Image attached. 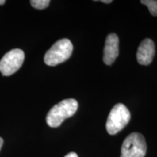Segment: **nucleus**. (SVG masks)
Masks as SVG:
<instances>
[{"mask_svg":"<svg viewBox=\"0 0 157 157\" xmlns=\"http://www.w3.org/2000/svg\"><path fill=\"white\" fill-rule=\"evenodd\" d=\"M78 109V102L73 98L66 99L54 105L46 117L47 124L50 127H58L65 119L72 117Z\"/></svg>","mask_w":157,"mask_h":157,"instance_id":"nucleus-1","label":"nucleus"},{"mask_svg":"<svg viewBox=\"0 0 157 157\" xmlns=\"http://www.w3.org/2000/svg\"><path fill=\"white\" fill-rule=\"evenodd\" d=\"M73 44L69 39H62L51 47L45 54L44 61L50 66H55L67 60L73 52Z\"/></svg>","mask_w":157,"mask_h":157,"instance_id":"nucleus-2","label":"nucleus"},{"mask_svg":"<svg viewBox=\"0 0 157 157\" xmlns=\"http://www.w3.org/2000/svg\"><path fill=\"white\" fill-rule=\"evenodd\" d=\"M130 120V112L122 103H118L112 108L106 121L107 132L110 135H116L124 128Z\"/></svg>","mask_w":157,"mask_h":157,"instance_id":"nucleus-3","label":"nucleus"},{"mask_svg":"<svg viewBox=\"0 0 157 157\" xmlns=\"http://www.w3.org/2000/svg\"><path fill=\"white\" fill-rule=\"evenodd\" d=\"M147 151L146 140L143 135L132 132L124 140L121 157H145Z\"/></svg>","mask_w":157,"mask_h":157,"instance_id":"nucleus-4","label":"nucleus"},{"mask_svg":"<svg viewBox=\"0 0 157 157\" xmlns=\"http://www.w3.org/2000/svg\"><path fill=\"white\" fill-rule=\"evenodd\" d=\"M24 59L25 54L22 50H11L0 60V72L3 76H6L15 74L22 66Z\"/></svg>","mask_w":157,"mask_h":157,"instance_id":"nucleus-5","label":"nucleus"},{"mask_svg":"<svg viewBox=\"0 0 157 157\" xmlns=\"http://www.w3.org/2000/svg\"><path fill=\"white\" fill-rule=\"evenodd\" d=\"M119 56V37L116 34H110L105 39L103 50L104 63L110 66Z\"/></svg>","mask_w":157,"mask_h":157,"instance_id":"nucleus-6","label":"nucleus"},{"mask_svg":"<svg viewBox=\"0 0 157 157\" xmlns=\"http://www.w3.org/2000/svg\"><path fill=\"white\" fill-rule=\"evenodd\" d=\"M155 55V44L151 39H146L139 45L137 52V62L143 66H148L152 62Z\"/></svg>","mask_w":157,"mask_h":157,"instance_id":"nucleus-7","label":"nucleus"},{"mask_svg":"<svg viewBox=\"0 0 157 157\" xmlns=\"http://www.w3.org/2000/svg\"><path fill=\"white\" fill-rule=\"evenodd\" d=\"M140 2L146 5L151 14L154 16H157V1L156 0H142Z\"/></svg>","mask_w":157,"mask_h":157,"instance_id":"nucleus-8","label":"nucleus"},{"mask_svg":"<svg viewBox=\"0 0 157 157\" xmlns=\"http://www.w3.org/2000/svg\"><path fill=\"white\" fill-rule=\"evenodd\" d=\"M30 3L32 7L38 10H44L50 5V0H31Z\"/></svg>","mask_w":157,"mask_h":157,"instance_id":"nucleus-9","label":"nucleus"},{"mask_svg":"<svg viewBox=\"0 0 157 157\" xmlns=\"http://www.w3.org/2000/svg\"><path fill=\"white\" fill-rule=\"evenodd\" d=\"M64 157H78V155L74 152H71L67 155H66Z\"/></svg>","mask_w":157,"mask_h":157,"instance_id":"nucleus-10","label":"nucleus"},{"mask_svg":"<svg viewBox=\"0 0 157 157\" xmlns=\"http://www.w3.org/2000/svg\"><path fill=\"white\" fill-rule=\"evenodd\" d=\"M101 2H102L106 3V4H109V3L112 2V1H111V0H102Z\"/></svg>","mask_w":157,"mask_h":157,"instance_id":"nucleus-11","label":"nucleus"},{"mask_svg":"<svg viewBox=\"0 0 157 157\" xmlns=\"http://www.w3.org/2000/svg\"><path fill=\"white\" fill-rule=\"evenodd\" d=\"M3 145V139L2 137H0V150H1L2 147Z\"/></svg>","mask_w":157,"mask_h":157,"instance_id":"nucleus-12","label":"nucleus"},{"mask_svg":"<svg viewBox=\"0 0 157 157\" xmlns=\"http://www.w3.org/2000/svg\"><path fill=\"white\" fill-rule=\"evenodd\" d=\"M5 3V0H0V5H3Z\"/></svg>","mask_w":157,"mask_h":157,"instance_id":"nucleus-13","label":"nucleus"}]
</instances>
